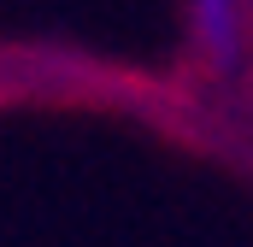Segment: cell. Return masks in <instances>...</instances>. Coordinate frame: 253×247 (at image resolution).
<instances>
[{
    "label": "cell",
    "instance_id": "6da1fadb",
    "mask_svg": "<svg viewBox=\"0 0 253 247\" xmlns=\"http://www.w3.org/2000/svg\"><path fill=\"white\" fill-rule=\"evenodd\" d=\"M189 36L212 71L248 59V0H189Z\"/></svg>",
    "mask_w": 253,
    "mask_h": 247
}]
</instances>
